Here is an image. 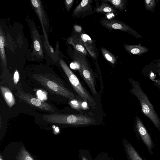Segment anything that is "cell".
<instances>
[{"label":"cell","instance_id":"cell-23","mask_svg":"<svg viewBox=\"0 0 160 160\" xmlns=\"http://www.w3.org/2000/svg\"><path fill=\"white\" fill-rule=\"evenodd\" d=\"M19 80V75L18 71L16 70L14 72L13 80L14 83L17 84Z\"/></svg>","mask_w":160,"mask_h":160},{"label":"cell","instance_id":"cell-16","mask_svg":"<svg viewBox=\"0 0 160 160\" xmlns=\"http://www.w3.org/2000/svg\"><path fill=\"white\" fill-rule=\"evenodd\" d=\"M78 155L81 160H92L91 154L87 150H80Z\"/></svg>","mask_w":160,"mask_h":160},{"label":"cell","instance_id":"cell-21","mask_svg":"<svg viewBox=\"0 0 160 160\" xmlns=\"http://www.w3.org/2000/svg\"><path fill=\"white\" fill-rule=\"evenodd\" d=\"M70 105L72 108L75 109H78L79 108V103L78 101L75 100H71L70 102Z\"/></svg>","mask_w":160,"mask_h":160},{"label":"cell","instance_id":"cell-1","mask_svg":"<svg viewBox=\"0 0 160 160\" xmlns=\"http://www.w3.org/2000/svg\"><path fill=\"white\" fill-rule=\"evenodd\" d=\"M128 80L132 86L129 92L138 100L143 114L150 120L160 132V118L154 106L141 88L140 83L131 78Z\"/></svg>","mask_w":160,"mask_h":160},{"label":"cell","instance_id":"cell-7","mask_svg":"<svg viewBox=\"0 0 160 160\" xmlns=\"http://www.w3.org/2000/svg\"><path fill=\"white\" fill-rule=\"evenodd\" d=\"M16 95L20 98L32 106L46 111L59 113L52 105L34 97L29 94L18 91Z\"/></svg>","mask_w":160,"mask_h":160},{"label":"cell","instance_id":"cell-26","mask_svg":"<svg viewBox=\"0 0 160 160\" xmlns=\"http://www.w3.org/2000/svg\"><path fill=\"white\" fill-rule=\"evenodd\" d=\"M102 11L106 12H109L112 11V9L110 7H104L102 9Z\"/></svg>","mask_w":160,"mask_h":160},{"label":"cell","instance_id":"cell-19","mask_svg":"<svg viewBox=\"0 0 160 160\" xmlns=\"http://www.w3.org/2000/svg\"><path fill=\"white\" fill-rule=\"evenodd\" d=\"M102 52L106 59L112 63L114 64L115 60L113 57L107 51L105 50H102Z\"/></svg>","mask_w":160,"mask_h":160},{"label":"cell","instance_id":"cell-14","mask_svg":"<svg viewBox=\"0 0 160 160\" xmlns=\"http://www.w3.org/2000/svg\"><path fill=\"white\" fill-rule=\"evenodd\" d=\"M69 41V43L72 44L77 51L85 55L86 54V51L82 44L81 41L77 38H71Z\"/></svg>","mask_w":160,"mask_h":160},{"label":"cell","instance_id":"cell-10","mask_svg":"<svg viewBox=\"0 0 160 160\" xmlns=\"http://www.w3.org/2000/svg\"><path fill=\"white\" fill-rule=\"evenodd\" d=\"M122 142L128 160H144L128 140L123 139Z\"/></svg>","mask_w":160,"mask_h":160},{"label":"cell","instance_id":"cell-2","mask_svg":"<svg viewBox=\"0 0 160 160\" xmlns=\"http://www.w3.org/2000/svg\"><path fill=\"white\" fill-rule=\"evenodd\" d=\"M43 119L51 123L76 125H87L93 123L94 121L90 117L82 115L55 113L42 116Z\"/></svg>","mask_w":160,"mask_h":160},{"label":"cell","instance_id":"cell-9","mask_svg":"<svg viewBox=\"0 0 160 160\" xmlns=\"http://www.w3.org/2000/svg\"><path fill=\"white\" fill-rule=\"evenodd\" d=\"M32 37L33 52L38 58L43 57L42 44L37 28L32 24L30 28Z\"/></svg>","mask_w":160,"mask_h":160},{"label":"cell","instance_id":"cell-24","mask_svg":"<svg viewBox=\"0 0 160 160\" xmlns=\"http://www.w3.org/2000/svg\"><path fill=\"white\" fill-rule=\"evenodd\" d=\"M115 6L119 7L121 5L122 2V1L121 0H113L110 1Z\"/></svg>","mask_w":160,"mask_h":160},{"label":"cell","instance_id":"cell-22","mask_svg":"<svg viewBox=\"0 0 160 160\" xmlns=\"http://www.w3.org/2000/svg\"><path fill=\"white\" fill-rule=\"evenodd\" d=\"M73 0H66L65 1V4L67 9L69 10L73 2Z\"/></svg>","mask_w":160,"mask_h":160},{"label":"cell","instance_id":"cell-6","mask_svg":"<svg viewBox=\"0 0 160 160\" xmlns=\"http://www.w3.org/2000/svg\"><path fill=\"white\" fill-rule=\"evenodd\" d=\"M76 64L77 69L78 70L81 77L86 83L92 94L96 95L97 91L94 78L87 63L82 59H78Z\"/></svg>","mask_w":160,"mask_h":160},{"label":"cell","instance_id":"cell-17","mask_svg":"<svg viewBox=\"0 0 160 160\" xmlns=\"http://www.w3.org/2000/svg\"><path fill=\"white\" fill-rule=\"evenodd\" d=\"M93 160H113L107 152H102L98 154Z\"/></svg>","mask_w":160,"mask_h":160},{"label":"cell","instance_id":"cell-5","mask_svg":"<svg viewBox=\"0 0 160 160\" xmlns=\"http://www.w3.org/2000/svg\"><path fill=\"white\" fill-rule=\"evenodd\" d=\"M134 130L138 140H141L146 147L149 153L153 155V150L155 148L153 141L142 121L138 116L135 119Z\"/></svg>","mask_w":160,"mask_h":160},{"label":"cell","instance_id":"cell-15","mask_svg":"<svg viewBox=\"0 0 160 160\" xmlns=\"http://www.w3.org/2000/svg\"><path fill=\"white\" fill-rule=\"evenodd\" d=\"M18 160H34L24 148H22L19 154Z\"/></svg>","mask_w":160,"mask_h":160},{"label":"cell","instance_id":"cell-3","mask_svg":"<svg viewBox=\"0 0 160 160\" xmlns=\"http://www.w3.org/2000/svg\"><path fill=\"white\" fill-rule=\"evenodd\" d=\"M59 62L76 92L83 100L88 102L92 108H95L96 106L95 100L83 87L77 77L63 60L59 59Z\"/></svg>","mask_w":160,"mask_h":160},{"label":"cell","instance_id":"cell-13","mask_svg":"<svg viewBox=\"0 0 160 160\" xmlns=\"http://www.w3.org/2000/svg\"><path fill=\"white\" fill-rule=\"evenodd\" d=\"M5 39L3 33L1 28H0V59L2 64L4 67L7 65V60L4 49Z\"/></svg>","mask_w":160,"mask_h":160},{"label":"cell","instance_id":"cell-28","mask_svg":"<svg viewBox=\"0 0 160 160\" xmlns=\"http://www.w3.org/2000/svg\"><path fill=\"white\" fill-rule=\"evenodd\" d=\"M160 64H159L157 66V69L156 70H155L153 72V73H153L154 74V73L157 72H160Z\"/></svg>","mask_w":160,"mask_h":160},{"label":"cell","instance_id":"cell-18","mask_svg":"<svg viewBox=\"0 0 160 160\" xmlns=\"http://www.w3.org/2000/svg\"><path fill=\"white\" fill-rule=\"evenodd\" d=\"M156 4L155 1L154 0H145V5L146 8L148 10L151 9Z\"/></svg>","mask_w":160,"mask_h":160},{"label":"cell","instance_id":"cell-12","mask_svg":"<svg viewBox=\"0 0 160 160\" xmlns=\"http://www.w3.org/2000/svg\"><path fill=\"white\" fill-rule=\"evenodd\" d=\"M127 50L130 53L137 55L141 54L147 52L148 48L141 45H126L125 46Z\"/></svg>","mask_w":160,"mask_h":160},{"label":"cell","instance_id":"cell-27","mask_svg":"<svg viewBox=\"0 0 160 160\" xmlns=\"http://www.w3.org/2000/svg\"><path fill=\"white\" fill-rule=\"evenodd\" d=\"M74 28L75 31L77 32H80L82 31V28L79 26L75 25L74 26Z\"/></svg>","mask_w":160,"mask_h":160},{"label":"cell","instance_id":"cell-8","mask_svg":"<svg viewBox=\"0 0 160 160\" xmlns=\"http://www.w3.org/2000/svg\"><path fill=\"white\" fill-rule=\"evenodd\" d=\"M31 4L33 7L36 13L37 14L42 28L44 35L45 38V41L47 44L48 43V38L46 35V31L48 28V22L46 17L45 11L41 4L40 1L38 0H32L31 1Z\"/></svg>","mask_w":160,"mask_h":160},{"label":"cell","instance_id":"cell-25","mask_svg":"<svg viewBox=\"0 0 160 160\" xmlns=\"http://www.w3.org/2000/svg\"><path fill=\"white\" fill-rule=\"evenodd\" d=\"M152 81L155 86L160 90V78L155 79Z\"/></svg>","mask_w":160,"mask_h":160},{"label":"cell","instance_id":"cell-29","mask_svg":"<svg viewBox=\"0 0 160 160\" xmlns=\"http://www.w3.org/2000/svg\"><path fill=\"white\" fill-rule=\"evenodd\" d=\"M0 160H3L1 155H0Z\"/></svg>","mask_w":160,"mask_h":160},{"label":"cell","instance_id":"cell-11","mask_svg":"<svg viewBox=\"0 0 160 160\" xmlns=\"http://www.w3.org/2000/svg\"><path fill=\"white\" fill-rule=\"evenodd\" d=\"M1 90L4 99L9 107H12L15 103V98L11 91L8 88L1 86Z\"/></svg>","mask_w":160,"mask_h":160},{"label":"cell","instance_id":"cell-4","mask_svg":"<svg viewBox=\"0 0 160 160\" xmlns=\"http://www.w3.org/2000/svg\"><path fill=\"white\" fill-rule=\"evenodd\" d=\"M33 78L51 92L58 94L66 98L73 99L74 94L69 90L50 78L41 75H34Z\"/></svg>","mask_w":160,"mask_h":160},{"label":"cell","instance_id":"cell-20","mask_svg":"<svg viewBox=\"0 0 160 160\" xmlns=\"http://www.w3.org/2000/svg\"><path fill=\"white\" fill-rule=\"evenodd\" d=\"M81 38L83 42H88L89 44L91 43V39L88 35L82 34L81 36Z\"/></svg>","mask_w":160,"mask_h":160}]
</instances>
